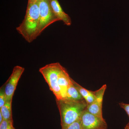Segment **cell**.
Instances as JSON below:
<instances>
[{
  "label": "cell",
  "mask_w": 129,
  "mask_h": 129,
  "mask_svg": "<svg viewBox=\"0 0 129 129\" xmlns=\"http://www.w3.org/2000/svg\"><path fill=\"white\" fill-rule=\"evenodd\" d=\"M39 10L38 3L28 1L24 19L16 30L28 43L39 36Z\"/></svg>",
  "instance_id": "1"
},
{
  "label": "cell",
  "mask_w": 129,
  "mask_h": 129,
  "mask_svg": "<svg viewBox=\"0 0 129 129\" xmlns=\"http://www.w3.org/2000/svg\"><path fill=\"white\" fill-rule=\"evenodd\" d=\"M60 113L61 129L80 119L87 104L84 99L75 100L68 98L56 99Z\"/></svg>",
  "instance_id": "2"
},
{
  "label": "cell",
  "mask_w": 129,
  "mask_h": 129,
  "mask_svg": "<svg viewBox=\"0 0 129 129\" xmlns=\"http://www.w3.org/2000/svg\"><path fill=\"white\" fill-rule=\"evenodd\" d=\"M64 68L59 63L56 62L47 64L39 69L40 73L45 80L56 100L62 99L58 85V79L60 73Z\"/></svg>",
  "instance_id": "3"
},
{
  "label": "cell",
  "mask_w": 129,
  "mask_h": 129,
  "mask_svg": "<svg viewBox=\"0 0 129 129\" xmlns=\"http://www.w3.org/2000/svg\"><path fill=\"white\" fill-rule=\"evenodd\" d=\"M37 3L39 10L40 35L49 25L59 21L52 11L49 0H38Z\"/></svg>",
  "instance_id": "4"
},
{
  "label": "cell",
  "mask_w": 129,
  "mask_h": 129,
  "mask_svg": "<svg viewBox=\"0 0 129 129\" xmlns=\"http://www.w3.org/2000/svg\"><path fill=\"white\" fill-rule=\"evenodd\" d=\"M80 120L81 129H107L105 119L90 113L86 109L81 114Z\"/></svg>",
  "instance_id": "5"
},
{
  "label": "cell",
  "mask_w": 129,
  "mask_h": 129,
  "mask_svg": "<svg viewBox=\"0 0 129 129\" xmlns=\"http://www.w3.org/2000/svg\"><path fill=\"white\" fill-rule=\"evenodd\" d=\"M24 68L19 66H15L11 76L5 84L4 90L6 101H12L14 91L21 76L24 71Z\"/></svg>",
  "instance_id": "6"
},
{
  "label": "cell",
  "mask_w": 129,
  "mask_h": 129,
  "mask_svg": "<svg viewBox=\"0 0 129 129\" xmlns=\"http://www.w3.org/2000/svg\"><path fill=\"white\" fill-rule=\"evenodd\" d=\"M107 85H104L101 88L95 91H94L95 100L91 104L87 105L86 111L93 115L98 117L103 118V96L105 92Z\"/></svg>",
  "instance_id": "7"
},
{
  "label": "cell",
  "mask_w": 129,
  "mask_h": 129,
  "mask_svg": "<svg viewBox=\"0 0 129 129\" xmlns=\"http://www.w3.org/2000/svg\"><path fill=\"white\" fill-rule=\"evenodd\" d=\"M52 11L59 21H62L64 24L70 26L72 22L70 17L65 13L61 7L58 0H49Z\"/></svg>",
  "instance_id": "8"
},
{
  "label": "cell",
  "mask_w": 129,
  "mask_h": 129,
  "mask_svg": "<svg viewBox=\"0 0 129 129\" xmlns=\"http://www.w3.org/2000/svg\"><path fill=\"white\" fill-rule=\"evenodd\" d=\"M71 78L65 68L60 73L58 79V84L62 99L66 98L67 89L72 82Z\"/></svg>",
  "instance_id": "9"
},
{
  "label": "cell",
  "mask_w": 129,
  "mask_h": 129,
  "mask_svg": "<svg viewBox=\"0 0 129 129\" xmlns=\"http://www.w3.org/2000/svg\"><path fill=\"white\" fill-rule=\"evenodd\" d=\"M71 80L74 85L77 88L81 95L85 100L87 105L92 103L95 100V95L94 91L89 90L83 88L73 79H71Z\"/></svg>",
  "instance_id": "10"
},
{
  "label": "cell",
  "mask_w": 129,
  "mask_h": 129,
  "mask_svg": "<svg viewBox=\"0 0 129 129\" xmlns=\"http://www.w3.org/2000/svg\"><path fill=\"white\" fill-rule=\"evenodd\" d=\"M66 98L75 100H80L84 99L78 90L74 85L72 81L67 89Z\"/></svg>",
  "instance_id": "11"
},
{
  "label": "cell",
  "mask_w": 129,
  "mask_h": 129,
  "mask_svg": "<svg viewBox=\"0 0 129 129\" xmlns=\"http://www.w3.org/2000/svg\"><path fill=\"white\" fill-rule=\"evenodd\" d=\"M12 101H6L5 105L0 108V112L5 120H13L12 115Z\"/></svg>",
  "instance_id": "12"
},
{
  "label": "cell",
  "mask_w": 129,
  "mask_h": 129,
  "mask_svg": "<svg viewBox=\"0 0 129 129\" xmlns=\"http://www.w3.org/2000/svg\"><path fill=\"white\" fill-rule=\"evenodd\" d=\"M13 120L4 119L0 123V129H13Z\"/></svg>",
  "instance_id": "13"
},
{
  "label": "cell",
  "mask_w": 129,
  "mask_h": 129,
  "mask_svg": "<svg viewBox=\"0 0 129 129\" xmlns=\"http://www.w3.org/2000/svg\"><path fill=\"white\" fill-rule=\"evenodd\" d=\"M63 129H81L80 119L74 122Z\"/></svg>",
  "instance_id": "14"
},
{
  "label": "cell",
  "mask_w": 129,
  "mask_h": 129,
  "mask_svg": "<svg viewBox=\"0 0 129 129\" xmlns=\"http://www.w3.org/2000/svg\"><path fill=\"white\" fill-rule=\"evenodd\" d=\"M0 92V108L5 105L6 102V98L4 90L1 89Z\"/></svg>",
  "instance_id": "15"
},
{
  "label": "cell",
  "mask_w": 129,
  "mask_h": 129,
  "mask_svg": "<svg viewBox=\"0 0 129 129\" xmlns=\"http://www.w3.org/2000/svg\"><path fill=\"white\" fill-rule=\"evenodd\" d=\"M119 105L121 108H123L125 111L129 118V104L120 103H119Z\"/></svg>",
  "instance_id": "16"
},
{
  "label": "cell",
  "mask_w": 129,
  "mask_h": 129,
  "mask_svg": "<svg viewBox=\"0 0 129 129\" xmlns=\"http://www.w3.org/2000/svg\"><path fill=\"white\" fill-rule=\"evenodd\" d=\"M4 118L3 117V116H2L1 113L0 112V123H1L4 120Z\"/></svg>",
  "instance_id": "17"
},
{
  "label": "cell",
  "mask_w": 129,
  "mask_h": 129,
  "mask_svg": "<svg viewBox=\"0 0 129 129\" xmlns=\"http://www.w3.org/2000/svg\"><path fill=\"white\" fill-rule=\"evenodd\" d=\"M128 128H129V122L126 124V125H125V127H124L125 129Z\"/></svg>",
  "instance_id": "18"
},
{
  "label": "cell",
  "mask_w": 129,
  "mask_h": 129,
  "mask_svg": "<svg viewBox=\"0 0 129 129\" xmlns=\"http://www.w3.org/2000/svg\"><path fill=\"white\" fill-rule=\"evenodd\" d=\"M29 1L32 2H36L38 0H28Z\"/></svg>",
  "instance_id": "19"
},
{
  "label": "cell",
  "mask_w": 129,
  "mask_h": 129,
  "mask_svg": "<svg viewBox=\"0 0 129 129\" xmlns=\"http://www.w3.org/2000/svg\"><path fill=\"white\" fill-rule=\"evenodd\" d=\"M13 129H15V128H14H14H13Z\"/></svg>",
  "instance_id": "20"
},
{
  "label": "cell",
  "mask_w": 129,
  "mask_h": 129,
  "mask_svg": "<svg viewBox=\"0 0 129 129\" xmlns=\"http://www.w3.org/2000/svg\"><path fill=\"white\" fill-rule=\"evenodd\" d=\"M129 129V128H128V129Z\"/></svg>",
  "instance_id": "21"
}]
</instances>
